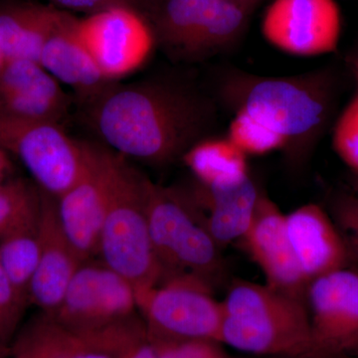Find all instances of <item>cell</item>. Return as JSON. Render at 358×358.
I'll use <instances>...</instances> for the list:
<instances>
[{"label": "cell", "mask_w": 358, "mask_h": 358, "mask_svg": "<svg viewBox=\"0 0 358 358\" xmlns=\"http://www.w3.org/2000/svg\"><path fill=\"white\" fill-rule=\"evenodd\" d=\"M336 226L348 247H352L358 258V199L355 194L338 195L333 202Z\"/></svg>", "instance_id": "f546056e"}, {"label": "cell", "mask_w": 358, "mask_h": 358, "mask_svg": "<svg viewBox=\"0 0 358 358\" xmlns=\"http://www.w3.org/2000/svg\"><path fill=\"white\" fill-rule=\"evenodd\" d=\"M357 352L358 355V345H357V348H355V352Z\"/></svg>", "instance_id": "74e56055"}, {"label": "cell", "mask_w": 358, "mask_h": 358, "mask_svg": "<svg viewBox=\"0 0 358 358\" xmlns=\"http://www.w3.org/2000/svg\"><path fill=\"white\" fill-rule=\"evenodd\" d=\"M143 176L126 157L114 152L107 210L98 255L134 287L152 288L162 282V270L150 234L148 187Z\"/></svg>", "instance_id": "5b68a950"}, {"label": "cell", "mask_w": 358, "mask_h": 358, "mask_svg": "<svg viewBox=\"0 0 358 358\" xmlns=\"http://www.w3.org/2000/svg\"><path fill=\"white\" fill-rule=\"evenodd\" d=\"M277 358H350V355H333V353H324L312 352L305 355H294V357H285Z\"/></svg>", "instance_id": "d6a6232c"}, {"label": "cell", "mask_w": 358, "mask_h": 358, "mask_svg": "<svg viewBox=\"0 0 358 358\" xmlns=\"http://www.w3.org/2000/svg\"><path fill=\"white\" fill-rule=\"evenodd\" d=\"M28 305L0 266V355L6 352L20 329Z\"/></svg>", "instance_id": "83f0119b"}, {"label": "cell", "mask_w": 358, "mask_h": 358, "mask_svg": "<svg viewBox=\"0 0 358 358\" xmlns=\"http://www.w3.org/2000/svg\"><path fill=\"white\" fill-rule=\"evenodd\" d=\"M72 334V333H71ZM68 358H113L110 353L90 336L72 334Z\"/></svg>", "instance_id": "4dcf8cb0"}, {"label": "cell", "mask_w": 358, "mask_h": 358, "mask_svg": "<svg viewBox=\"0 0 358 358\" xmlns=\"http://www.w3.org/2000/svg\"><path fill=\"white\" fill-rule=\"evenodd\" d=\"M353 63L355 92L338 115L333 131L334 152L358 176V49Z\"/></svg>", "instance_id": "4316f807"}, {"label": "cell", "mask_w": 358, "mask_h": 358, "mask_svg": "<svg viewBox=\"0 0 358 358\" xmlns=\"http://www.w3.org/2000/svg\"><path fill=\"white\" fill-rule=\"evenodd\" d=\"M195 183L207 188L231 187L250 176L247 155L227 138L206 136L183 155Z\"/></svg>", "instance_id": "44dd1931"}, {"label": "cell", "mask_w": 358, "mask_h": 358, "mask_svg": "<svg viewBox=\"0 0 358 358\" xmlns=\"http://www.w3.org/2000/svg\"><path fill=\"white\" fill-rule=\"evenodd\" d=\"M2 59H4L3 55H2L1 52H0V65H1Z\"/></svg>", "instance_id": "8d00e7d4"}, {"label": "cell", "mask_w": 358, "mask_h": 358, "mask_svg": "<svg viewBox=\"0 0 358 358\" xmlns=\"http://www.w3.org/2000/svg\"><path fill=\"white\" fill-rule=\"evenodd\" d=\"M313 350L350 355L358 345V272L341 268L308 282Z\"/></svg>", "instance_id": "4fadbf2b"}, {"label": "cell", "mask_w": 358, "mask_h": 358, "mask_svg": "<svg viewBox=\"0 0 358 358\" xmlns=\"http://www.w3.org/2000/svg\"><path fill=\"white\" fill-rule=\"evenodd\" d=\"M136 292V307L152 336L220 343L222 303L196 280H173Z\"/></svg>", "instance_id": "52a82bcc"}, {"label": "cell", "mask_w": 358, "mask_h": 358, "mask_svg": "<svg viewBox=\"0 0 358 358\" xmlns=\"http://www.w3.org/2000/svg\"><path fill=\"white\" fill-rule=\"evenodd\" d=\"M355 195L358 199V176L357 174V178L355 179Z\"/></svg>", "instance_id": "e575fe53"}, {"label": "cell", "mask_w": 358, "mask_h": 358, "mask_svg": "<svg viewBox=\"0 0 358 358\" xmlns=\"http://www.w3.org/2000/svg\"><path fill=\"white\" fill-rule=\"evenodd\" d=\"M41 192V190H40ZM38 267L30 285L29 303L53 315L83 261L70 243L59 219L55 197L41 192Z\"/></svg>", "instance_id": "2e32d148"}, {"label": "cell", "mask_w": 358, "mask_h": 358, "mask_svg": "<svg viewBox=\"0 0 358 358\" xmlns=\"http://www.w3.org/2000/svg\"><path fill=\"white\" fill-rule=\"evenodd\" d=\"M0 136L39 189L55 199L75 185L88 159L90 143L75 140L59 122L0 119Z\"/></svg>", "instance_id": "ba28073f"}, {"label": "cell", "mask_w": 358, "mask_h": 358, "mask_svg": "<svg viewBox=\"0 0 358 358\" xmlns=\"http://www.w3.org/2000/svg\"><path fill=\"white\" fill-rule=\"evenodd\" d=\"M4 169L3 159H2L1 155H0V176H1L2 171Z\"/></svg>", "instance_id": "d590c367"}, {"label": "cell", "mask_w": 358, "mask_h": 358, "mask_svg": "<svg viewBox=\"0 0 358 358\" xmlns=\"http://www.w3.org/2000/svg\"><path fill=\"white\" fill-rule=\"evenodd\" d=\"M113 157L114 152L103 143H90L88 159L81 176L70 189L56 199L61 225L83 262L98 255Z\"/></svg>", "instance_id": "7c38bea8"}, {"label": "cell", "mask_w": 358, "mask_h": 358, "mask_svg": "<svg viewBox=\"0 0 358 358\" xmlns=\"http://www.w3.org/2000/svg\"><path fill=\"white\" fill-rule=\"evenodd\" d=\"M189 190L203 212L207 229L221 249L243 239L261 193L251 176L231 187L207 188L195 183Z\"/></svg>", "instance_id": "ac0fdd59"}, {"label": "cell", "mask_w": 358, "mask_h": 358, "mask_svg": "<svg viewBox=\"0 0 358 358\" xmlns=\"http://www.w3.org/2000/svg\"><path fill=\"white\" fill-rule=\"evenodd\" d=\"M138 313L136 292L126 279L103 262L82 263L52 317L70 333L101 331Z\"/></svg>", "instance_id": "30bf717a"}, {"label": "cell", "mask_w": 358, "mask_h": 358, "mask_svg": "<svg viewBox=\"0 0 358 358\" xmlns=\"http://www.w3.org/2000/svg\"><path fill=\"white\" fill-rule=\"evenodd\" d=\"M339 78L331 68L291 76H260L230 67L216 82L219 103L232 114L244 112L284 138L292 162L307 159L333 120Z\"/></svg>", "instance_id": "7a4b0ae2"}, {"label": "cell", "mask_w": 358, "mask_h": 358, "mask_svg": "<svg viewBox=\"0 0 358 358\" xmlns=\"http://www.w3.org/2000/svg\"><path fill=\"white\" fill-rule=\"evenodd\" d=\"M54 6L71 10H101L115 6V0H49Z\"/></svg>", "instance_id": "1f68e13d"}, {"label": "cell", "mask_w": 358, "mask_h": 358, "mask_svg": "<svg viewBox=\"0 0 358 358\" xmlns=\"http://www.w3.org/2000/svg\"><path fill=\"white\" fill-rule=\"evenodd\" d=\"M221 303V345L274 357L315 352L305 301L267 285L237 282Z\"/></svg>", "instance_id": "3957f363"}, {"label": "cell", "mask_w": 358, "mask_h": 358, "mask_svg": "<svg viewBox=\"0 0 358 358\" xmlns=\"http://www.w3.org/2000/svg\"><path fill=\"white\" fill-rule=\"evenodd\" d=\"M241 241L262 271L268 287L306 303L308 282L292 248L286 215L262 192L253 221Z\"/></svg>", "instance_id": "5bb4252c"}, {"label": "cell", "mask_w": 358, "mask_h": 358, "mask_svg": "<svg viewBox=\"0 0 358 358\" xmlns=\"http://www.w3.org/2000/svg\"><path fill=\"white\" fill-rule=\"evenodd\" d=\"M0 73V119L59 122L68 109L61 84L38 62L6 61Z\"/></svg>", "instance_id": "9a60e30c"}, {"label": "cell", "mask_w": 358, "mask_h": 358, "mask_svg": "<svg viewBox=\"0 0 358 358\" xmlns=\"http://www.w3.org/2000/svg\"><path fill=\"white\" fill-rule=\"evenodd\" d=\"M261 31L289 55H327L338 49L341 10L336 0H274L264 13Z\"/></svg>", "instance_id": "8fae6325"}, {"label": "cell", "mask_w": 358, "mask_h": 358, "mask_svg": "<svg viewBox=\"0 0 358 358\" xmlns=\"http://www.w3.org/2000/svg\"><path fill=\"white\" fill-rule=\"evenodd\" d=\"M71 341L70 331L40 312L20 327L4 353L9 358H68Z\"/></svg>", "instance_id": "603a6c76"}, {"label": "cell", "mask_w": 358, "mask_h": 358, "mask_svg": "<svg viewBox=\"0 0 358 358\" xmlns=\"http://www.w3.org/2000/svg\"><path fill=\"white\" fill-rule=\"evenodd\" d=\"M76 32L109 83L143 67L157 43L152 26L140 14L121 4L77 20Z\"/></svg>", "instance_id": "9c48e42d"}, {"label": "cell", "mask_w": 358, "mask_h": 358, "mask_svg": "<svg viewBox=\"0 0 358 358\" xmlns=\"http://www.w3.org/2000/svg\"><path fill=\"white\" fill-rule=\"evenodd\" d=\"M90 120L103 145L117 155L166 166L212 136L216 102L196 87L152 78L108 88L93 96Z\"/></svg>", "instance_id": "6da1fadb"}, {"label": "cell", "mask_w": 358, "mask_h": 358, "mask_svg": "<svg viewBox=\"0 0 358 358\" xmlns=\"http://www.w3.org/2000/svg\"><path fill=\"white\" fill-rule=\"evenodd\" d=\"M157 358H230L221 343L202 339H171L152 336Z\"/></svg>", "instance_id": "f1b7e54d"}, {"label": "cell", "mask_w": 358, "mask_h": 358, "mask_svg": "<svg viewBox=\"0 0 358 358\" xmlns=\"http://www.w3.org/2000/svg\"><path fill=\"white\" fill-rule=\"evenodd\" d=\"M40 210L38 187L22 180L0 185V237L38 220Z\"/></svg>", "instance_id": "d4e9b609"}, {"label": "cell", "mask_w": 358, "mask_h": 358, "mask_svg": "<svg viewBox=\"0 0 358 358\" xmlns=\"http://www.w3.org/2000/svg\"><path fill=\"white\" fill-rule=\"evenodd\" d=\"M147 207L150 238L162 270L160 284L190 279L212 287L222 273V249L207 229L192 192L150 179Z\"/></svg>", "instance_id": "277c9868"}, {"label": "cell", "mask_w": 358, "mask_h": 358, "mask_svg": "<svg viewBox=\"0 0 358 358\" xmlns=\"http://www.w3.org/2000/svg\"><path fill=\"white\" fill-rule=\"evenodd\" d=\"M289 242L308 282L346 267L348 244L336 224L315 203L294 209L286 215Z\"/></svg>", "instance_id": "e0dca14e"}, {"label": "cell", "mask_w": 358, "mask_h": 358, "mask_svg": "<svg viewBox=\"0 0 358 358\" xmlns=\"http://www.w3.org/2000/svg\"><path fill=\"white\" fill-rule=\"evenodd\" d=\"M67 14L54 8L21 6L0 13V52L6 61L38 62L49 37Z\"/></svg>", "instance_id": "ffe728a7"}, {"label": "cell", "mask_w": 358, "mask_h": 358, "mask_svg": "<svg viewBox=\"0 0 358 358\" xmlns=\"http://www.w3.org/2000/svg\"><path fill=\"white\" fill-rule=\"evenodd\" d=\"M251 13L231 0H162L152 28L169 57L202 62L236 46Z\"/></svg>", "instance_id": "8992f818"}, {"label": "cell", "mask_w": 358, "mask_h": 358, "mask_svg": "<svg viewBox=\"0 0 358 358\" xmlns=\"http://www.w3.org/2000/svg\"><path fill=\"white\" fill-rule=\"evenodd\" d=\"M231 1L235 2V3L239 4V6L245 7L248 10L252 11L255 7L256 4L258 3L259 0H231Z\"/></svg>", "instance_id": "836d02e7"}, {"label": "cell", "mask_w": 358, "mask_h": 358, "mask_svg": "<svg viewBox=\"0 0 358 358\" xmlns=\"http://www.w3.org/2000/svg\"><path fill=\"white\" fill-rule=\"evenodd\" d=\"M39 257V219L0 237V266L28 303Z\"/></svg>", "instance_id": "7402d4cb"}, {"label": "cell", "mask_w": 358, "mask_h": 358, "mask_svg": "<svg viewBox=\"0 0 358 358\" xmlns=\"http://www.w3.org/2000/svg\"><path fill=\"white\" fill-rule=\"evenodd\" d=\"M77 20L66 16L42 49L39 64L60 84L93 98L107 87L93 58L76 32Z\"/></svg>", "instance_id": "d6986e66"}, {"label": "cell", "mask_w": 358, "mask_h": 358, "mask_svg": "<svg viewBox=\"0 0 358 358\" xmlns=\"http://www.w3.org/2000/svg\"><path fill=\"white\" fill-rule=\"evenodd\" d=\"M82 336L95 338L113 358H157L147 324L138 312L96 333Z\"/></svg>", "instance_id": "cb8c5ba5"}, {"label": "cell", "mask_w": 358, "mask_h": 358, "mask_svg": "<svg viewBox=\"0 0 358 358\" xmlns=\"http://www.w3.org/2000/svg\"><path fill=\"white\" fill-rule=\"evenodd\" d=\"M227 138L248 155H265L286 147L284 138L244 112L234 113Z\"/></svg>", "instance_id": "484cf974"}]
</instances>
